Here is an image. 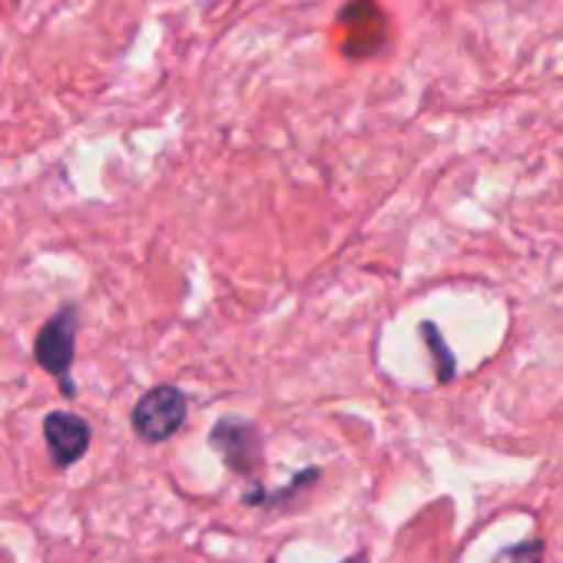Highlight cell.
<instances>
[{
	"instance_id": "obj_3",
	"label": "cell",
	"mask_w": 563,
	"mask_h": 563,
	"mask_svg": "<svg viewBox=\"0 0 563 563\" xmlns=\"http://www.w3.org/2000/svg\"><path fill=\"white\" fill-rule=\"evenodd\" d=\"M212 448L222 454V461L232 471H255L262 464V434L252 421L245 418H219L212 434H209Z\"/></svg>"
},
{
	"instance_id": "obj_5",
	"label": "cell",
	"mask_w": 563,
	"mask_h": 563,
	"mask_svg": "<svg viewBox=\"0 0 563 563\" xmlns=\"http://www.w3.org/2000/svg\"><path fill=\"white\" fill-rule=\"evenodd\" d=\"M421 339L428 342V349H431V355H434L438 382H451V378H454V372H457V362H454V355L448 352V345H444V339H441L438 325H434V322H421Z\"/></svg>"
},
{
	"instance_id": "obj_2",
	"label": "cell",
	"mask_w": 563,
	"mask_h": 563,
	"mask_svg": "<svg viewBox=\"0 0 563 563\" xmlns=\"http://www.w3.org/2000/svg\"><path fill=\"white\" fill-rule=\"evenodd\" d=\"M186 415H189V398L176 385H156L136 401L130 424L140 434V441L163 444L183 428Z\"/></svg>"
},
{
	"instance_id": "obj_1",
	"label": "cell",
	"mask_w": 563,
	"mask_h": 563,
	"mask_svg": "<svg viewBox=\"0 0 563 563\" xmlns=\"http://www.w3.org/2000/svg\"><path fill=\"white\" fill-rule=\"evenodd\" d=\"M80 306L77 302H64L57 306V312H51V319L41 325L37 339H34V362L60 382L64 395L74 398L77 385L70 378L74 362H77V339H80Z\"/></svg>"
},
{
	"instance_id": "obj_6",
	"label": "cell",
	"mask_w": 563,
	"mask_h": 563,
	"mask_svg": "<svg viewBox=\"0 0 563 563\" xmlns=\"http://www.w3.org/2000/svg\"><path fill=\"white\" fill-rule=\"evenodd\" d=\"M540 560H543V543L527 540V543H514V547L500 550L494 563H540Z\"/></svg>"
},
{
	"instance_id": "obj_7",
	"label": "cell",
	"mask_w": 563,
	"mask_h": 563,
	"mask_svg": "<svg viewBox=\"0 0 563 563\" xmlns=\"http://www.w3.org/2000/svg\"><path fill=\"white\" fill-rule=\"evenodd\" d=\"M345 563H368L365 556H352V560H345Z\"/></svg>"
},
{
	"instance_id": "obj_4",
	"label": "cell",
	"mask_w": 563,
	"mask_h": 563,
	"mask_svg": "<svg viewBox=\"0 0 563 563\" xmlns=\"http://www.w3.org/2000/svg\"><path fill=\"white\" fill-rule=\"evenodd\" d=\"M90 438H93V431H90L87 418H80L74 411H51L44 418V441H47V451L57 467L77 464L90 451Z\"/></svg>"
}]
</instances>
